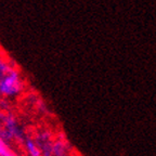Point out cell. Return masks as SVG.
<instances>
[{"label":"cell","instance_id":"6da1fadb","mask_svg":"<svg viewBox=\"0 0 156 156\" xmlns=\"http://www.w3.org/2000/svg\"><path fill=\"white\" fill-rule=\"evenodd\" d=\"M23 90V80L14 66L0 78V93L5 97H16Z\"/></svg>","mask_w":156,"mask_h":156},{"label":"cell","instance_id":"7a4b0ae2","mask_svg":"<svg viewBox=\"0 0 156 156\" xmlns=\"http://www.w3.org/2000/svg\"><path fill=\"white\" fill-rule=\"evenodd\" d=\"M0 139L3 142L12 139L24 141L25 139L24 133L16 124L14 117L3 112H0Z\"/></svg>","mask_w":156,"mask_h":156},{"label":"cell","instance_id":"3957f363","mask_svg":"<svg viewBox=\"0 0 156 156\" xmlns=\"http://www.w3.org/2000/svg\"><path fill=\"white\" fill-rule=\"evenodd\" d=\"M35 141L38 144L39 149L41 151V156H53L52 154V136L49 131H41L37 134Z\"/></svg>","mask_w":156,"mask_h":156},{"label":"cell","instance_id":"277c9868","mask_svg":"<svg viewBox=\"0 0 156 156\" xmlns=\"http://www.w3.org/2000/svg\"><path fill=\"white\" fill-rule=\"evenodd\" d=\"M52 154L53 156H67L68 145L64 139H56L52 144Z\"/></svg>","mask_w":156,"mask_h":156},{"label":"cell","instance_id":"5b68a950","mask_svg":"<svg viewBox=\"0 0 156 156\" xmlns=\"http://www.w3.org/2000/svg\"><path fill=\"white\" fill-rule=\"evenodd\" d=\"M23 142H24L25 149H26L27 153L29 154V156H41V151H40L38 144L35 140H33L32 138H28V136H25Z\"/></svg>","mask_w":156,"mask_h":156},{"label":"cell","instance_id":"8992f818","mask_svg":"<svg viewBox=\"0 0 156 156\" xmlns=\"http://www.w3.org/2000/svg\"><path fill=\"white\" fill-rule=\"evenodd\" d=\"M7 155V151H5V147L3 145V141L0 139V156H5Z\"/></svg>","mask_w":156,"mask_h":156},{"label":"cell","instance_id":"52a82bcc","mask_svg":"<svg viewBox=\"0 0 156 156\" xmlns=\"http://www.w3.org/2000/svg\"><path fill=\"white\" fill-rule=\"evenodd\" d=\"M0 102H1V93H0Z\"/></svg>","mask_w":156,"mask_h":156}]
</instances>
